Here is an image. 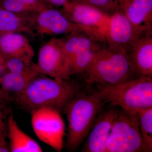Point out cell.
<instances>
[{
	"label": "cell",
	"instance_id": "cell-17",
	"mask_svg": "<svg viewBox=\"0 0 152 152\" xmlns=\"http://www.w3.org/2000/svg\"><path fill=\"white\" fill-rule=\"evenodd\" d=\"M68 35L66 39H62L63 50L66 60V72L68 63L72 57L85 50L100 47L102 46L100 43L103 42L97 38L86 32H74Z\"/></svg>",
	"mask_w": 152,
	"mask_h": 152
},
{
	"label": "cell",
	"instance_id": "cell-28",
	"mask_svg": "<svg viewBox=\"0 0 152 152\" xmlns=\"http://www.w3.org/2000/svg\"><path fill=\"white\" fill-rule=\"evenodd\" d=\"M118 4L120 6V10L126 4H127L129 1H131V0H116Z\"/></svg>",
	"mask_w": 152,
	"mask_h": 152
},
{
	"label": "cell",
	"instance_id": "cell-26",
	"mask_svg": "<svg viewBox=\"0 0 152 152\" xmlns=\"http://www.w3.org/2000/svg\"><path fill=\"white\" fill-rule=\"evenodd\" d=\"M7 72L6 66V59L0 54V77Z\"/></svg>",
	"mask_w": 152,
	"mask_h": 152
},
{
	"label": "cell",
	"instance_id": "cell-14",
	"mask_svg": "<svg viewBox=\"0 0 152 152\" xmlns=\"http://www.w3.org/2000/svg\"><path fill=\"white\" fill-rule=\"evenodd\" d=\"M42 75L38 67L24 73H14L7 72L1 77L0 89L4 100L14 101L24 91L33 79Z\"/></svg>",
	"mask_w": 152,
	"mask_h": 152
},
{
	"label": "cell",
	"instance_id": "cell-30",
	"mask_svg": "<svg viewBox=\"0 0 152 152\" xmlns=\"http://www.w3.org/2000/svg\"><path fill=\"white\" fill-rule=\"evenodd\" d=\"M0 81H1V77H0Z\"/></svg>",
	"mask_w": 152,
	"mask_h": 152
},
{
	"label": "cell",
	"instance_id": "cell-3",
	"mask_svg": "<svg viewBox=\"0 0 152 152\" xmlns=\"http://www.w3.org/2000/svg\"><path fill=\"white\" fill-rule=\"evenodd\" d=\"M89 86H112L137 77L126 53L102 47L82 74Z\"/></svg>",
	"mask_w": 152,
	"mask_h": 152
},
{
	"label": "cell",
	"instance_id": "cell-21",
	"mask_svg": "<svg viewBox=\"0 0 152 152\" xmlns=\"http://www.w3.org/2000/svg\"><path fill=\"white\" fill-rule=\"evenodd\" d=\"M138 115L142 141L141 152H152V107L142 110Z\"/></svg>",
	"mask_w": 152,
	"mask_h": 152
},
{
	"label": "cell",
	"instance_id": "cell-9",
	"mask_svg": "<svg viewBox=\"0 0 152 152\" xmlns=\"http://www.w3.org/2000/svg\"><path fill=\"white\" fill-rule=\"evenodd\" d=\"M60 11L71 21L92 30L104 40L109 16L91 6L71 1Z\"/></svg>",
	"mask_w": 152,
	"mask_h": 152
},
{
	"label": "cell",
	"instance_id": "cell-4",
	"mask_svg": "<svg viewBox=\"0 0 152 152\" xmlns=\"http://www.w3.org/2000/svg\"><path fill=\"white\" fill-rule=\"evenodd\" d=\"M96 91L105 104L130 113L152 107V77L139 76L117 85L98 86Z\"/></svg>",
	"mask_w": 152,
	"mask_h": 152
},
{
	"label": "cell",
	"instance_id": "cell-2",
	"mask_svg": "<svg viewBox=\"0 0 152 152\" xmlns=\"http://www.w3.org/2000/svg\"><path fill=\"white\" fill-rule=\"evenodd\" d=\"M105 103L96 90L92 92L80 91L64 109L68 121L66 147L76 151L88 135Z\"/></svg>",
	"mask_w": 152,
	"mask_h": 152
},
{
	"label": "cell",
	"instance_id": "cell-1",
	"mask_svg": "<svg viewBox=\"0 0 152 152\" xmlns=\"http://www.w3.org/2000/svg\"><path fill=\"white\" fill-rule=\"evenodd\" d=\"M80 91L78 85L69 80L39 75L30 82L14 102L31 113L42 107L53 108L61 111Z\"/></svg>",
	"mask_w": 152,
	"mask_h": 152
},
{
	"label": "cell",
	"instance_id": "cell-5",
	"mask_svg": "<svg viewBox=\"0 0 152 152\" xmlns=\"http://www.w3.org/2000/svg\"><path fill=\"white\" fill-rule=\"evenodd\" d=\"M142 145L138 113L117 109L106 152H141Z\"/></svg>",
	"mask_w": 152,
	"mask_h": 152
},
{
	"label": "cell",
	"instance_id": "cell-8",
	"mask_svg": "<svg viewBox=\"0 0 152 152\" xmlns=\"http://www.w3.org/2000/svg\"><path fill=\"white\" fill-rule=\"evenodd\" d=\"M151 31L136 28L119 10L109 16L104 36L105 42L110 48L127 53L139 38Z\"/></svg>",
	"mask_w": 152,
	"mask_h": 152
},
{
	"label": "cell",
	"instance_id": "cell-6",
	"mask_svg": "<svg viewBox=\"0 0 152 152\" xmlns=\"http://www.w3.org/2000/svg\"><path fill=\"white\" fill-rule=\"evenodd\" d=\"M31 113L32 126L37 137L55 151L64 148L65 126L60 111L53 108L42 107Z\"/></svg>",
	"mask_w": 152,
	"mask_h": 152
},
{
	"label": "cell",
	"instance_id": "cell-10",
	"mask_svg": "<svg viewBox=\"0 0 152 152\" xmlns=\"http://www.w3.org/2000/svg\"><path fill=\"white\" fill-rule=\"evenodd\" d=\"M37 65L42 74L53 78L69 80L66 72L62 39L52 38L41 47Z\"/></svg>",
	"mask_w": 152,
	"mask_h": 152
},
{
	"label": "cell",
	"instance_id": "cell-29",
	"mask_svg": "<svg viewBox=\"0 0 152 152\" xmlns=\"http://www.w3.org/2000/svg\"><path fill=\"white\" fill-rule=\"evenodd\" d=\"M4 100V96L1 91L0 90V100Z\"/></svg>",
	"mask_w": 152,
	"mask_h": 152
},
{
	"label": "cell",
	"instance_id": "cell-24",
	"mask_svg": "<svg viewBox=\"0 0 152 152\" xmlns=\"http://www.w3.org/2000/svg\"><path fill=\"white\" fill-rule=\"evenodd\" d=\"M0 106V141L6 139L7 136V123L5 113Z\"/></svg>",
	"mask_w": 152,
	"mask_h": 152
},
{
	"label": "cell",
	"instance_id": "cell-13",
	"mask_svg": "<svg viewBox=\"0 0 152 152\" xmlns=\"http://www.w3.org/2000/svg\"><path fill=\"white\" fill-rule=\"evenodd\" d=\"M0 54L5 59L16 58L27 64L33 63L34 48L26 36L20 33H10L0 36Z\"/></svg>",
	"mask_w": 152,
	"mask_h": 152
},
{
	"label": "cell",
	"instance_id": "cell-25",
	"mask_svg": "<svg viewBox=\"0 0 152 152\" xmlns=\"http://www.w3.org/2000/svg\"><path fill=\"white\" fill-rule=\"evenodd\" d=\"M52 7H62L68 2L69 0H44Z\"/></svg>",
	"mask_w": 152,
	"mask_h": 152
},
{
	"label": "cell",
	"instance_id": "cell-11",
	"mask_svg": "<svg viewBox=\"0 0 152 152\" xmlns=\"http://www.w3.org/2000/svg\"><path fill=\"white\" fill-rule=\"evenodd\" d=\"M117 111L114 107L103 111L102 110L88 134V139L82 152H106L107 142Z\"/></svg>",
	"mask_w": 152,
	"mask_h": 152
},
{
	"label": "cell",
	"instance_id": "cell-18",
	"mask_svg": "<svg viewBox=\"0 0 152 152\" xmlns=\"http://www.w3.org/2000/svg\"><path fill=\"white\" fill-rule=\"evenodd\" d=\"M10 33L34 36L31 15L17 14L0 7V36Z\"/></svg>",
	"mask_w": 152,
	"mask_h": 152
},
{
	"label": "cell",
	"instance_id": "cell-20",
	"mask_svg": "<svg viewBox=\"0 0 152 152\" xmlns=\"http://www.w3.org/2000/svg\"><path fill=\"white\" fill-rule=\"evenodd\" d=\"M102 47L85 50L72 57L67 66L68 78L74 75H82L90 64L96 52Z\"/></svg>",
	"mask_w": 152,
	"mask_h": 152
},
{
	"label": "cell",
	"instance_id": "cell-15",
	"mask_svg": "<svg viewBox=\"0 0 152 152\" xmlns=\"http://www.w3.org/2000/svg\"><path fill=\"white\" fill-rule=\"evenodd\" d=\"M121 10L136 28L152 31V0H131Z\"/></svg>",
	"mask_w": 152,
	"mask_h": 152
},
{
	"label": "cell",
	"instance_id": "cell-27",
	"mask_svg": "<svg viewBox=\"0 0 152 152\" xmlns=\"http://www.w3.org/2000/svg\"><path fill=\"white\" fill-rule=\"evenodd\" d=\"M10 152V145L7 142L6 139L0 141V152Z\"/></svg>",
	"mask_w": 152,
	"mask_h": 152
},
{
	"label": "cell",
	"instance_id": "cell-16",
	"mask_svg": "<svg viewBox=\"0 0 152 152\" xmlns=\"http://www.w3.org/2000/svg\"><path fill=\"white\" fill-rule=\"evenodd\" d=\"M7 123L10 152H43L41 146L20 128L13 114L9 115Z\"/></svg>",
	"mask_w": 152,
	"mask_h": 152
},
{
	"label": "cell",
	"instance_id": "cell-22",
	"mask_svg": "<svg viewBox=\"0 0 152 152\" xmlns=\"http://www.w3.org/2000/svg\"><path fill=\"white\" fill-rule=\"evenodd\" d=\"M71 1L91 6L109 16L114 13L121 10L120 6L116 0H72Z\"/></svg>",
	"mask_w": 152,
	"mask_h": 152
},
{
	"label": "cell",
	"instance_id": "cell-12",
	"mask_svg": "<svg viewBox=\"0 0 152 152\" xmlns=\"http://www.w3.org/2000/svg\"><path fill=\"white\" fill-rule=\"evenodd\" d=\"M127 54L137 76L152 77V31L139 38Z\"/></svg>",
	"mask_w": 152,
	"mask_h": 152
},
{
	"label": "cell",
	"instance_id": "cell-7",
	"mask_svg": "<svg viewBox=\"0 0 152 152\" xmlns=\"http://www.w3.org/2000/svg\"><path fill=\"white\" fill-rule=\"evenodd\" d=\"M31 20L34 34L41 37L69 34L74 32L83 31L102 39L92 30L71 21L61 11L53 7L44 9L39 12L31 15Z\"/></svg>",
	"mask_w": 152,
	"mask_h": 152
},
{
	"label": "cell",
	"instance_id": "cell-19",
	"mask_svg": "<svg viewBox=\"0 0 152 152\" xmlns=\"http://www.w3.org/2000/svg\"><path fill=\"white\" fill-rule=\"evenodd\" d=\"M52 7L44 0H0V7L21 15H33Z\"/></svg>",
	"mask_w": 152,
	"mask_h": 152
},
{
	"label": "cell",
	"instance_id": "cell-31",
	"mask_svg": "<svg viewBox=\"0 0 152 152\" xmlns=\"http://www.w3.org/2000/svg\"><path fill=\"white\" fill-rule=\"evenodd\" d=\"M69 1H72V0H69Z\"/></svg>",
	"mask_w": 152,
	"mask_h": 152
},
{
	"label": "cell",
	"instance_id": "cell-23",
	"mask_svg": "<svg viewBox=\"0 0 152 152\" xmlns=\"http://www.w3.org/2000/svg\"><path fill=\"white\" fill-rule=\"evenodd\" d=\"M6 66L7 72L14 73H24L35 69L37 67L34 62L28 65L23 61L16 58H10L6 59Z\"/></svg>",
	"mask_w": 152,
	"mask_h": 152
}]
</instances>
